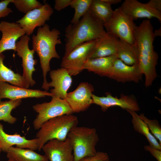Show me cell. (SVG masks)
<instances>
[{
	"instance_id": "7",
	"label": "cell",
	"mask_w": 161,
	"mask_h": 161,
	"mask_svg": "<svg viewBox=\"0 0 161 161\" xmlns=\"http://www.w3.org/2000/svg\"><path fill=\"white\" fill-rule=\"evenodd\" d=\"M48 102L37 103L32 106L38 113L33 122L34 129L39 130L47 121L59 116L72 114V110L65 100L53 96Z\"/></svg>"
},
{
	"instance_id": "20",
	"label": "cell",
	"mask_w": 161,
	"mask_h": 161,
	"mask_svg": "<svg viewBox=\"0 0 161 161\" xmlns=\"http://www.w3.org/2000/svg\"><path fill=\"white\" fill-rule=\"evenodd\" d=\"M119 39L107 32L105 35L96 40L89 59L116 55Z\"/></svg>"
},
{
	"instance_id": "33",
	"label": "cell",
	"mask_w": 161,
	"mask_h": 161,
	"mask_svg": "<svg viewBox=\"0 0 161 161\" xmlns=\"http://www.w3.org/2000/svg\"><path fill=\"white\" fill-rule=\"evenodd\" d=\"M144 149L145 151L149 152L157 161H161V150L155 148L150 145H145Z\"/></svg>"
},
{
	"instance_id": "38",
	"label": "cell",
	"mask_w": 161,
	"mask_h": 161,
	"mask_svg": "<svg viewBox=\"0 0 161 161\" xmlns=\"http://www.w3.org/2000/svg\"><path fill=\"white\" fill-rule=\"evenodd\" d=\"M8 160L7 161H16L13 158L11 157H9L7 158Z\"/></svg>"
},
{
	"instance_id": "3",
	"label": "cell",
	"mask_w": 161,
	"mask_h": 161,
	"mask_svg": "<svg viewBox=\"0 0 161 161\" xmlns=\"http://www.w3.org/2000/svg\"><path fill=\"white\" fill-rule=\"evenodd\" d=\"M60 35V32L58 29L54 28L51 30L49 26L45 24L39 27L36 34L33 35L32 37V49L39 57L42 71L43 82L41 88L45 91L49 89L46 76L50 71V60L53 58H60L55 48L56 45L62 43L59 38Z\"/></svg>"
},
{
	"instance_id": "37",
	"label": "cell",
	"mask_w": 161,
	"mask_h": 161,
	"mask_svg": "<svg viewBox=\"0 0 161 161\" xmlns=\"http://www.w3.org/2000/svg\"><path fill=\"white\" fill-rule=\"evenodd\" d=\"M153 33L155 38L157 36H160L161 35V28L160 27L158 30H155L153 31Z\"/></svg>"
},
{
	"instance_id": "12",
	"label": "cell",
	"mask_w": 161,
	"mask_h": 161,
	"mask_svg": "<svg viewBox=\"0 0 161 161\" xmlns=\"http://www.w3.org/2000/svg\"><path fill=\"white\" fill-rule=\"evenodd\" d=\"M106 96L99 97L92 95V104L100 106L101 110L105 112L111 107L118 106L122 109L138 112L140 110L139 104L136 99L132 96L121 94L118 98L112 96L109 92H106Z\"/></svg>"
},
{
	"instance_id": "9",
	"label": "cell",
	"mask_w": 161,
	"mask_h": 161,
	"mask_svg": "<svg viewBox=\"0 0 161 161\" xmlns=\"http://www.w3.org/2000/svg\"><path fill=\"white\" fill-rule=\"evenodd\" d=\"M53 13L49 4L45 3L40 8L34 9L27 13L16 22L23 30L26 34L30 36L37 27H41L49 21Z\"/></svg>"
},
{
	"instance_id": "32",
	"label": "cell",
	"mask_w": 161,
	"mask_h": 161,
	"mask_svg": "<svg viewBox=\"0 0 161 161\" xmlns=\"http://www.w3.org/2000/svg\"><path fill=\"white\" fill-rule=\"evenodd\" d=\"M11 1V0H4L0 1V18L5 17L13 12L11 9L8 7Z\"/></svg>"
},
{
	"instance_id": "19",
	"label": "cell",
	"mask_w": 161,
	"mask_h": 161,
	"mask_svg": "<svg viewBox=\"0 0 161 161\" xmlns=\"http://www.w3.org/2000/svg\"><path fill=\"white\" fill-rule=\"evenodd\" d=\"M38 143L37 138L28 140L17 133L13 134L7 133L4 130L3 125L0 123V146L2 151L6 152L9 148L14 145L17 147L35 151L38 149Z\"/></svg>"
},
{
	"instance_id": "14",
	"label": "cell",
	"mask_w": 161,
	"mask_h": 161,
	"mask_svg": "<svg viewBox=\"0 0 161 161\" xmlns=\"http://www.w3.org/2000/svg\"><path fill=\"white\" fill-rule=\"evenodd\" d=\"M120 7L133 21L140 18H155L161 23V12L154 8L148 2L143 3L137 0H125Z\"/></svg>"
},
{
	"instance_id": "23",
	"label": "cell",
	"mask_w": 161,
	"mask_h": 161,
	"mask_svg": "<svg viewBox=\"0 0 161 161\" xmlns=\"http://www.w3.org/2000/svg\"><path fill=\"white\" fill-rule=\"evenodd\" d=\"M7 158L11 157L16 161H49L44 155L39 154L34 151L12 146L6 151Z\"/></svg>"
},
{
	"instance_id": "39",
	"label": "cell",
	"mask_w": 161,
	"mask_h": 161,
	"mask_svg": "<svg viewBox=\"0 0 161 161\" xmlns=\"http://www.w3.org/2000/svg\"><path fill=\"white\" fill-rule=\"evenodd\" d=\"M2 151V149L0 146V154Z\"/></svg>"
},
{
	"instance_id": "2",
	"label": "cell",
	"mask_w": 161,
	"mask_h": 161,
	"mask_svg": "<svg viewBox=\"0 0 161 161\" xmlns=\"http://www.w3.org/2000/svg\"><path fill=\"white\" fill-rule=\"evenodd\" d=\"M106 33L103 24L89 10L78 23L71 24L66 28L64 55L68 54L78 45L86 42L97 40Z\"/></svg>"
},
{
	"instance_id": "16",
	"label": "cell",
	"mask_w": 161,
	"mask_h": 161,
	"mask_svg": "<svg viewBox=\"0 0 161 161\" xmlns=\"http://www.w3.org/2000/svg\"><path fill=\"white\" fill-rule=\"evenodd\" d=\"M52 96V93L47 91L25 88L10 85L4 82L0 83V99L7 98L15 100L23 98H38Z\"/></svg>"
},
{
	"instance_id": "29",
	"label": "cell",
	"mask_w": 161,
	"mask_h": 161,
	"mask_svg": "<svg viewBox=\"0 0 161 161\" xmlns=\"http://www.w3.org/2000/svg\"><path fill=\"white\" fill-rule=\"evenodd\" d=\"M11 3H13L19 11L25 14L43 5L36 0H11Z\"/></svg>"
},
{
	"instance_id": "22",
	"label": "cell",
	"mask_w": 161,
	"mask_h": 161,
	"mask_svg": "<svg viewBox=\"0 0 161 161\" xmlns=\"http://www.w3.org/2000/svg\"><path fill=\"white\" fill-rule=\"evenodd\" d=\"M5 56L0 54V83H9L13 85L28 89L30 85L25 79L19 74L16 73L4 64Z\"/></svg>"
},
{
	"instance_id": "25",
	"label": "cell",
	"mask_w": 161,
	"mask_h": 161,
	"mask_svg": "<svg viewBox=\"0 0 161 161\" xmlns=\"http://www.w3.org/2000/svg\"><path fill=\"white\" fill-rule=\"evenodd\" d=\"M126 110L132 116L131 122L135 131L145 136L150 146L161 150V144L151 134L146 124L140 118L136 112L130 110Z\"/></svg>"
},
{
	"instance_id": "17",
	"label": "cell",
	"mask_w": 161,
	"mask_h": 161,
	"mask_svg": "<svg viewBox=\"0 0 161 161\" xmlns=\"http://www.w3.org/2000/svg\"><path fill=\"white\" fill-rule=\"evenodd\" d=\"M49 75L51 81L48 83V86L49 88L54 87L50 91L52 97L65 100L67 91L72 85L71 76L66 69L62 67L51 71Z\"/></svg>"
},
{
	"instance_id": "30",
	"label": "cell",
	"mask_w": 161,
	"mask_h": 161,
	"mask_svg": "<svg viewBox=\"0 0 161 161\" xmlns=\"http://www.w3.org/2000/svg\"><path fill=\"white\" fill-rule=\"evenodd\" d=\"M139 115L146 124L151 134L161 144V126L158 121L156 119H148L143 113L140 114Z\"/></svg>"
},
{
	"instance_id": "1",
	"label": "cell",
	"mask_w": 161,
	"mask_h": 161,
	"mask_svg": "<svg viewBox=\"0 0 161 161\" xmlns=\"http://www.w3.org/2000/svg\"><path fill=\"white\" fill-rule=\"evenodd\" d=\"M153 28L148 19L143 20L134 32L135 45L138 54V64L145 76V86H151L157 76L156 66L158 55L154 49L153 42L155 38Z\"/></svg>"
},
{
	"instance_id": "28",
	"label": "cell",
	"mask_w": 161,
	"mask_h": 161,
	"mask_svg": "<svg viewBox=\"0 0 161 161\" xmlns=\"http://www.w3.org/2000/svg\"><path fill=\"white\" fill-rule=\"evenodd\" d=\"M92 0H72L70 6L75 10V13L71 22L78 23L89 9Z\"/></svg>"
},
{
	"instance_id": "24",
	"label": "cell",
	"mask_w": 161,
	"mask_h": 161,
	"mask_svg": "<svg viewBox=\"0 0 161 161\" xmlns=\"http://www.w3.org/2000/svg\"><path fill=\"white\" fill-rule=\"evenodd\" d=\"M116 56L127 65L138 64V52L135 44L131 45L119 39Z\"/></svg>"
},
{
	"instance_id": "11",
	"label": "cell",
	"mask_w": 161,
	"mask_h": 161,
	"mask_svg": "<svg viewBox=\"0 0 161 161\" xmlns=\"http://www.w3.org/2000/svg\"><path fill=\"white\" fill-rule=\"evenodd\" d=\"M93 86L88 82L80 83L74 91L67 93L65 99L73 113L86 110L92 104Z\"/></svg>"
},
{
	"instance_id": "36",
	"label": "cell",
	"mask_w": 161,
	"mask_h": 161,
	"mask_svg": "<svg viewBox=\"0 0 161 161\" xmlns=\"http://www.w3.org/2000/svg\"><path fill=\"white\" fill-rule=\"evenodd\" d=\"M104 2L111 6L113 4H118L121 1V0H102Z\"/></svg>"
},
{
	"instance_id": "13",
	"label": "cell",
	"mask_w": 161,
	"mask_h": 161,
	"mask_svg": "<svg viewBox=\"0 0 161 161\" xmlns=\"http://www.w3.org/2000/svg\"><path fill=\"white\" fill-rule=\"evenodd\" d=\"M41 149L50 161H74L72 147L67 137L64 140H50Z\"/></svg>"
},
{
	"instance_id": "5",
	"label": "cell",
	"mask_w": 161,
	"mask_h": 161,
	"mask_svg": "<svg viewBox=\"0 0 161 161\" xmlns=\"http://www.w3.org/2000/svg\"><path fill=\"white\" fill-rule=\"evenodd\" d=\"M67 137L72 147L74 161L96 154L95 147L99 138L95 128L77 126L71 129Z\"/></svg>"
},
{
	"instance_id": "6",
	"label": "cell",
	"mask_w": 161,
	"mask_h": 161,
	"mask_svg": "<svg viewBox=\"0 0 161 161\" xmlns=\"http://www.w3.org/2000/svg\"><path fill=\"white\" fill-rule=\"evenodd\" d=\"M103 26L107 33L131 45L135 44L134 32L137 26L120 7L113 10L110 18Z\"/></svg>"
},
{
	"instance_id": "15",
	"label": "cell",
	"mask_w": 161,
	"mask_h": 161,
	"mask_svg": "<svg viewBox=\"0 0 161 161\" xmlns=\"http://www.w3.org/2000/svg\"><path fill=\"white\" fill-rule=\"evenodd\" d=\"M143 75L138 64L127 65L117 58L109 78L118 82H133L137 83L142 80Z\"/></svg>"
},
{
	"instance_id": "18",
	"label": "cell",
	"mask_w": 161,
	"mask_h": 161,
	"mask_svg": "<svg viewBox=\"0 0 161 161\" xmlns=\"http://www.w3.org/2000/svg\"><path fill=\"white\" fill-rule=\"evenodd\" d=\"M0 32L2 33L0 40V54L7 50L15 51L17 40L26 34L18 24L4 21L0 23Z\"/></svg>"
},
{
	"instance_id": "31",
	"label": "cell",
	"mask_w": 161,
	"mask_h": 161,
	"mask_svg": "<svg viewBox=\"0 0 161 161\" xmlns=\"http://www.w3.org/2000/svg\"><path fill=\"white\" fill-rule=\"evenodd\" d=\"M109 155L106 152L98 151L94 156L84 157L79 161H109Z\"/></svg>"
},
{
	"instance_id": "26",
	"label": "cell",
	"mask_w": 161,
	"mask_h": 161,
	"mask_svg": "<svg viewBox=\"0 0 161 161\" xmlns=\"http://www.w3.org/2000/svg\"><path fill=\"white\" fill-rule=\"evenodd\" d=\"M89 10L103 25L109 19L113 12L111 6L102 0H92Z\"/></svg>"
},
{
	"instance_id": "34",
	"label": "cell",
	"mask_w": 161,
	"mask_h": 161,
	"mask_svg": "<svg viewBox=\"0 0 161 161\" xmlns=\"http://www.w3.org/2000/svg\"><path fill=\"white\" fill-rule=\"evenodd\" d=\"M72 0H55L54 9L60 11L69 6H70Z\"/></svg>"
},
{
	"instance_id": "8",
	"label": "cell",
	"mask_w": 161,
	"mask_h": 161,
	"mask_svg": "<svg viewBox=\"0 0 161 161\" xmlns=\"http://www.w3.org/2000/svg\"><path fill=\"white\" fill-rule=\"evenodd\" d=\"M96 40L83 43L75 47L62 58L61 66L72 76L76 75L83 69Z\"/></svg>"
},
{
	"instance_id": "35",
	"label": "cell",
	"mask_w": 161,
	"mask_h": 161,
	"mask_svg": "<svg viewBox=\"0 0 161 161\" xmlns=\"http://www.w3.org/2000/svg\"><path fill=\"white\" fill-rule=\"evenodd\" d=\"M148 2L154 8L161 12V0H150Z\"/></svg>"
},
{
	"instance_id": "4",
	"label": "cell",
	"mask_w": 161,
	"mask_h": 161,
	"mask_svg": "<svg viewBox=\"0 0 161 161\" xmlns=\"http://www.w3.org/2000/svg\"><path fill=\"white\" fill-rule=\"evenodd\" d=\"M78 122L77 117L71 114L54 118L44 123L36 134L38 150H41L44 145L50 140H66L71 129L77 126Z\"/></svg>"
},
{
	"instance_id": "27",
	"label": "cell",
	"mask_w": 161,
	"mask_h": 161,
	"mask_svg": "<svg viewBox=\"0 0 161 161\" xmlns=\"http://www.w3.org/2000/svg\"><path fill=\"white\" fill-rule=\"evenodd\" d=\"M21 99L3 101L0 99V121L2 120L10 124H13L16 121V117L11 114L12 110L21 103Z\"/></svg>"
},
{
	"instance_id": "10",
	"label": "cell",
	"mask_w": 161,
	"mask_h": 161,
	"mask_svg": "<svg viewBox=\"0 0 161 161\" xmlns=\"http://www.w3.org/2000/svg\"><path fill=\"white\" fill-rule=\"evenodd\" d=\"M30 40V36L27 34L21 37L20 40L16 42L15 51L22 59L23 76L30 86H32L36 83L33 79L32 75L35 71V66L37 61L34 59L35 51L33 49H30L29 47V42Z\"/></svg>"
},
{
	"instance_id": "21",
	"label": "cell",
	"mask_w": 161,
	"mask_h": 161,
	"mask_svg": "<svg viewBox=\"0 0 161 161\" xmlns=\"http://www.w3.org/2000/svg\"><path fill=\"white\" fill-rule=\"evenodd\" d=\"M116 55L89 59L83 66L87 69L99 76L108 77L112 70L113 64L117 58Z\"/></svg>"
}]
</instances>
